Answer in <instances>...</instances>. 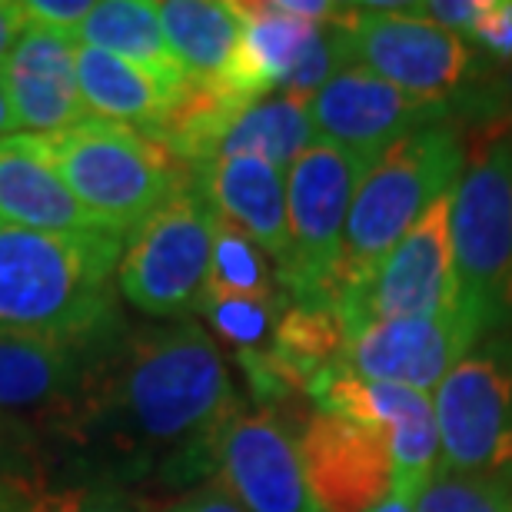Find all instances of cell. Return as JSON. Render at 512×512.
<instances>
[{
  "mask_svg": "<svg viewBox=\"0 0 512 512\" xmlns=\"http://www.w3.org/2000/svg\"><path fill=\"white\" fill-rule=\"evenodd\" d=\"M240 409L217 343L197 323H173L120 333L97 350L70 416L44 439L104 443L187 486L217 469V443Z\"/></svg>",
  "mask_w": 512,
  "mask_h": 512,
  "instance_id": "1",
  "label": "cell"
},
{
  "mask_svg": "<svg viewBox=\"0 0 512 512\" xmlns=\"http://www.w3.org/2000/svg\"><path fill=\"white\" fill-rule=\"evenodd\" d=\"M124 237L50 233L0 223V330L100 350L117 340L114 273Z\"/></svg>",
  "mask_w": 512,
  "mask_h": 512,
  "instance_id": "2",
  "label": "cell"
},
{
  "mask_svg": "<svg viewBox=\"0 0 512 512\" xmlns=\"http://www.w3.org/2000/svg\"><path fill=\"white\" fill-rule=\"evenodd\" d=\"M24 143L117 237L137 233L173 193L193 183V170L163 143L110 120L90 117L57 133H24Z\"/></svg>",
  "mask_w": 512,
  "mask_h": 512,
  "instance_id": "3",
  "label": "cell"
},
{
  "mask_svg": "<svg viewBox=\"0 0 512 512\" xmlns=\"http://www.w3.org/2000/svg\"><path fill=\"white\" fill-rule=\"evenodd\" d=\"M463 163V140L443 120L406 133L366 167L346 217L343 256L336 270V310L370 286L389 250L406 237L429 203L456 187Z\"/></svg>",
  "mask_w": 512,
  "mask_h": 512,
  "instance_id": "4",
  "label": "cell"
},
{
  "mask_svg": "<svg viewBox=\"0 0 512 512\" xmlns=\"http://www.w3.org/2000/svg\"><path fill=\"white\" fill-rule=\"evenodd\" d=\"M370 157L330 140H316L286 170V230L290 253L276 266V283L293 303L336 306V270L343 256V233Z\"/></svg>",
  "mask_w": 512,
  "mask_h": 512,
  "instance_id": "5",
  "label": "cell"
},
{
  "mask_svg": "<svg viewBox=\"0 0 512 512\" xmlns=\"http://www.w3.org/2000/svg\"><path fill=\"white\" fill-rule=\"evenodd\" d=\"M459 296L479 330L512 323V147L493 143L459 173L449 200Z\"/></svg>",
  "mask_w": 512,
  "mask_h": 512,
  "instance_id": "6",
  "label": "cell"
},
{
  "mask_svg": "<svg viewBox=\"0 0 512 512\" xmlns=\"http://www.w3.org/2000/svg\"><path fill=\"white\" fill-rule=\"evenodd\" d=\"M330 24L340 27L350 64L409 97L449 107L456 90L476 74L469 40L413 14V4L340 7Z\"/></svg>",
  "mask_w": 512,
  "mask_h": 512,
  "instance_id": "7",
  "label": "cell"
},
{
  "mask_svg": "<svg viewBox=\"0 0 512 512\" xmlns=\"http://www.w3.org/2000/svg\"><path fill=\"white\" fill-rule=\"evenodd\" d=\"M217 217L197 187H183L130 237L120 256L117 286L140 313L177 320L197 313L207 290Z\"/></svg>",
  "mask_w": 512,
  "mask_h": 512,
  "instance_id": "8",
  "label": "cell"
},
{
  "mask_svg": "<svg viewBox=\"0 0 512 512\" xmlns=\"http://www.w3.org/2000/svg\"><path fill=\"white\" fill-rule=\"evenodd\" d=\"M439 469L512 483V346L486 343L433 393Z\"/></svg>",
  "mask_w": 512,
  "mask_h": 512,
  "instance_id": "9",
  "label": "cell"
},
{
  "mask_svg": "<svg viewBox=\"0 0 512 512\" xmlns=\"http://www.w3.org/2000/svg\"><path fill=\"white\" fill-rule=\"evenodd\" d=\"M306 396L316 413H333L380 433L393 459V489L403 496H419L439 469V433L433 399L416 389L360 380L343 363L316 373Z\"/></svg>",
  "mask_w": 512,
  "mask_h": 512,
  "instance_id": "10",
  "label": "cell"
},
{
  "mask_svg": "<svg viewBox=\"0 0 512 512\" xmlns=\"http://www.w3.org/2000/svg\"><path fill=\"white\" fill-rule=\"evenodd\" d=\"M449 200H453V190L429 203L406 237L389 250L370 286L343 306L340 313L346 320V333L373 320L466 310L456 280L453 240H449Z\"/></svg>",
  "mask_w": 512,
  "mask_h": 512,
  "instance_id": "11",
  "label": "cell"
},
{
  "mask_svg": "<svg viewBox=\"0 0 512 512\" xmlns=\"http://www.w3.org/2000/svg\"><path fill=\"white\" fill-rule=\"evenodd\" d=\"M479 336L483 330L466 310L373 320L350 333L343 366L360 380L406 386L429 396L459 360H466Z\"/></svg>",
  "mask_w": 512,
  "mask_h": 512,
  "instance_id": "12",
  "label": "cell"
},
{
  "mask_svg": "<svg viewBox=\"0 0 512 512\" xmlns=\"http://www.w3.org/2000/svg\"><path fill=\"white\" fill-rule=\"evenodd\" d=\"M217 479L247 512H320L280 409H240L217 443Z\"/></svg>",
  "mask_w": 512,
  "mask_h": 512,
  "instance_id": "13",
  "label": "cell"
},
{
  "mask_svg": "<svg viewBox=\"0 0 512 512\" xmlns=\"http://www.w3.org/2000/svg\"><path fill=\"white\" fill-rule=\"evenodd\" d=\"M446 114V104L409 97L356 64H343L310 97V120L316 133L370 160L403 140L406 133L443 124Z\"/></svg>",
  "mask_w": 512,
  "mask_h": 512,
  "instance_id": "14",
  "label": "cell"
},
{
  "mask_svg": "<svg viewBox=\"0 0 512 512\" xmlns=\"http://www.w3.org/2000/svg\"><path fill=\"white\" fill-rule=\"evenodd\" d=\"M306 486L320 512H373L393 493V459L380 433L333 413H313L296 436Z\"/></svg>",
  "mask_w": 512,
  "mask_h": 512,
  "instance_id": "15",
  "label": "cell"
},
{
  "mask_svg": "<svg viewBox=\"0 0 512 512\" xmlns=\"http://www.w3.org/2000/svg\"><path fill=\"white\" fill-rule=\"evenodd\" d=\"M94 353L50 336L0 330V416L27 419L40 433L60 426L77 403Z\"/></svg>",
  "mask_w": 512,
  "mask_h": 512,
  "instance_id": "16",
  "label": "cell"
},
{
  "mask_svg": "<svg viewBox=\"0 0 512 512\" xmlns=\"http://www.w3.org/2000/svg\"><path fill=\"white\" fill-rule=\"evenodd\" d=\"M17 124L30 133H57L90 120L77 87V40L27 27L0 67Z\"/></svg>",
  "mask_w": 512,
  "mask_h": 512,
  "instance_id": "17",
  "label": "cell"
},
{
  "mask_svg": "<svg viewBox=\"0 0 512 512\" xmlns=\"http://www.w3.org/2000/svg\"><path fill=\"white\" fill-rule=\"evenodd\" d=\"M193 187L213 217L230 223L243 237H250L276 266L290 253V230H286V173L276 170L250 153L217 157L193 170Z\"/></svg>",
  "mask_w": 512,
  "mask_h": 512,
  "instance_id": "18",
  "label": "cell"
},
{
  "mask_svg": "<svg viewBox=\"0 0 512 512\" xmlns=\"http://www.w3.org/2000/svg\"><path fill=\"white\" fill-rule=\"evenodd\" d=\"M233 10L240 20V37L220 84L247 107H253L266 100V94H280L293 70L303 64L306 50L323 24L290 14L276 0L270 4H233Z\"/></svg>",
  "mask_w": 512,
  "mask_h": 512,
  "instance_id": "19",
  "label": "cell"
},
{
  "mask_svg": "<svg viewBox=\"0 0 512 512\" xmlns=\"http://www.w3.org/2000/svg\"><path fill=\"white\" fill-rule=\"evenodd\" d=\"M77 87L90 117L124 124L153 137L180 100V90L160 84L147 70L107 50L77 44Z\"/></svg>",
  "mask_w": 512,
  "mask_h": 512,
  "instance_id": "20",
  "label": "cell"
},
{
  "mask_svg": "<svg viewBox=\"0 0 512 512\" xmlns=\"http://www.w3.org/2000/svg\"><path fill=\"white\" fill-rule=\"evenodd\" d=\"M0 223L50 233L107 230L80 207L57 173L27 150L24 137L0 140Z\"/></svg>",
  "mask_w": 512,
  "mask_h": 512,
  "instance_id": "21",
  "label": "cell"
},
{
  "mask_svg": "<svg viewBox=\"0 0 512 512\" xmlns=\"http://www.w3.org/2000/svg\"><path fill=\"white\" fill-rule=\"evenodd\" d=\"M74 40H80L84 47L107 50V54L147 70L170 90L187 87V74H183L180 60L173 57L167 34H163L160 4H153V0H104V4H94Z\"/></svg>",
  "mask_w": 512,
  "mask_h": 512,
  "instance_id": "22",
  "label": "cell"
},
{
  "mask_svg": "<svg viewBox=\"0 0 512 512\" xmlns=\"http://www.w3.org/2000/svg\"><path fill=\"white\" fill-rule=\"evenodd\" d=\"M160 24L187 80H220L227 74L240 37V20L233 4L163 0Z\"/></svg>",
  "mask_w": 512,
  "mask_h": 512,
  "instance_id": "23",
  "label": "cell"
},
{
  "mask_svg": "<svg viewBox=\"0 0 512 512\" xmlns=\"http://www.w3.org/2000/svg\"><path fill=\"white\" fill-rule=\"evenodd\" d=\"M316 140H320V133H316L310 120V104L276 94L243 110L237 124L223 137L217 157L250 153V157H260L286 173Z\"/></svg>",
  "mask_w": 512,
  "mask_h": 512,
  "instance_id": "24",
  "label": "cell"
},
{
  "mask_svg": "<svg viewBox=\"0 0 512 512\" xmlns=\"http://www.w3.org/2000/svg\"><path fill=\"white\" fill-rule=\"evenodd\" d=\"M203 293L250 296V300H273V296H280L266 253L223 220H217V230H213L210 273Z\"/></svg>",
  "mask_w": 512,
  "mask_h": 512,
  "instance_id": "25",
  "label": "cell"
},
{
  "mask_svg": "<svg viewBox=\"0 0 512 512\" xmlns=\"http://www.w3.org/2000/svg\"><path fill=\"white\" fill-rule=\"evenodd\" d=\"M283 306H286L283 293L273 296V300L203 293L197 303V313L213 326V333L230 346L233 356H240V353H256L270 346Z\"/></svg>",
  "mask_w": 512,
  "mask_h": 512,
  "instance_id": "26",
  "label": "cell"
},
{
  "mask_svg": "<svg viewBox=\"0 0 512 512\" xmlns=\"http://www.w3.org/2000/svg\"><path fill=\"white\" fill-rule=\"evenodd\" d=\"M416 512H512V483L436 469L419 489Z\"/></svg>",
  "mask_w": 512,
  "mask_h": 512,
  "instance_id": "27",
  "label": "cell"
},
{
  "mask_svg": "<svg viewBox=\"0 0 512 512\" xmlns=\"http://www.w3.org/2000/svg\"><path fill=\"white\" fill-rule=\"evenodd\" d=\"M20 512H163L147 496L130 493L114 483H80V486H40L27 496Z\"/></svg>",
  "mask_w": 512,
  "mask_h": 512,
  "instance_id": "28",
  "label": "cell"
},
{
  "mask_svg": "<svg viewBox=\"0 0 512 512\" xmlns=\"http://www.w3.org/2000/svg\"><path fill=\"white\" fill-rule=\"evenodd\" d=\"M40 449H44V436L34 423L0 416V479L47 473Z\"/></svg>",
  "mask_w": 512,
  "mask_h": 512,
  "instance_id": "29",
  "label": "cell"
},
{
  "mask_svg": "<svg viewBox=\"0 0 512 512\" xmlns=\"http://www.w3.org/2000/svg\"><path fill=\"white\" fill-rule=\"evenodd\" d=\"M469 40L496 60H512V0H483Z\"/></svg>",
  "mask_w": 512,
  "mask_h": 512,
  "instance_id": "30",
  "label": "cell"
},
{
  "mask_svg": "<svg viewBox=\"0 0 512 512\" xmlns=\"http://www.w3.org/2000/svg\"><path fill=\"white\" fill-rule=\"evenodd\" d=\"M24 10L30 27H44V30H57V34L77 37V30L84 27L94 4L90 0H27Z\"/></svg>",
  "mask_w": 512,
  "mask_h": 512,
  "instance_id": "31",
  "label": "cell"
},
{
  "mask_svg": "<svg viewBox=\"0 0 512 512\" xmlns=\"http://www.w3.org/2000/svg\"><path fill=\"white\" fill-rule=\"evenodd\" d=\"M416 10L433 20V24L469 40L476 17L483 14V0H433V4H416Z\"/></svg>",
  "mask_w": 512,
  "mask_h": 512,
  "instance_id": "32",
  "label": "cell"
},
{
  "mask_svg": "<svg viewBox=\"0 0 512 512\" xmlns=\"http://www.w3.org/2000/svg\"><path fill=\"white\" fill-rule=\"evenodd\" d=\"M163 512H247L237 499H233L227 489H223L220 479H210V483H203L200 489H193L183 499H177L170 509Z\"/></svg>",
  "mask_w": 512,
  "mask_h": 512,
  "instance_id": "33",
  "label": "cell"
},
{
  "mask_svg": "<svg viewBox=\"0 0 512 512\" xmlns=\"http://www.w3.org/2000/svg\"><path fill=\"white\" fill-rule=\"evenodd\" d=\"M27 24V10L24 4H14V0H0V67L7 64L10 50L17 47L20 34H24Z\"/></svg>",
  "mask_w": 512,
  "mask_h": 512,
  "instance_id": "34",
  "label": "cell"
},
{
  "mask_svg": "<svg viewBox=\"0 0 512 512\" xmlns=\"http://www.w3.org/2000/svg\"><path fill=\"white\" fill-rule=\"evenodd\" d=\"M17 127H20V124H17V114H14V104H10V94H7L4 77H0V137L14 133Z\"/></svg>",
  "mask_w": 512,
  "mask_h": 512,
  "instance_id": "35",
  "label": "cell"
},
{
  "mask_svg": "<svg viewBox=\"0 0 512 512\" xmlns=\"http://www.w3.org/2000/svg\"><path fill=\"white\" fill-rule=\"evenodd\" d=\"M373 512H416V499H413V496L396 493V489H393V493H389Z\"/></svg>",
  "mask_w": 512,
  "mask_h": 512,
  "instance_id": "36",
  "label": "cell"
}]
</instances>
